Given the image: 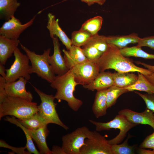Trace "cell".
Returning <instances> with one entry per match:
<instances>
[{"mask_svg":"<svg viewBox=\"0 0 154 154\" xmlns=\"http://www.w3.org/2000/svg\"><path fill=\"white\" fill-rule=\"evenodd\" d=\"M103 21V18L97 16L86 21L82 25L80 29L86 31L92 35L98 33L101 29Z\"/></svg>","mask_w":154,"mask_h":154,"instance_id":"83f0119b","label":"cell"},{"mask_svg":"<svg viewBox=\"0 0 154 154\" xmlns=\"http://www.w3.org/2000/svg\"><path fill=\"white\" fill-rule=\"evenodd\" d=\"M20 3L17 0H0V18L7 21L14 16Z\"/></svg>","mask_w":154,"mask_h":154,"instance_id":"603a6c76","label":"cell"},{"mask_svg":"<svg viewBox=\"0 0 154 154\" xmlns=\"http://www.w3.org/2000/svg\"><path fill=\"white\" fill-rule=\"evenodd\" d=\"M93 131L86 126L77 128L62 138V147L66 154H80V149L84 144L85 139L91 137Z\"/></svg>","mask_w":154,"mask_h":154,"instance_id":"52a82bcc","label":"cell"},{"mask_svg":"<svg viewBox=\"0 0 154 154\" xmlns=\"http://www.w3.org/2000/svg\"><path fill=\"white\" fill-rule=\"evenodd\" d=\"M145 76L147 79L154 85V73H152L149 75Z\"/></svg>","mask_w":154,"mask_h":154,"instance_id":"ee69618b","label":"cell"},{"mask_svg":"<svg viewBox=\"0 0 154 154\" xmlns=\"http://www.w3.org/2000/svg\"><path fill=\"white\" fill-rule=\"evenodd\" d=\"M114 85L112 73L103 71L99 73L96 78L90 84L82 86L84 88L93 91L106 89Z\"/></svg>","mask_w":154,"mask_h":154,"instance_id":"2e32d148","label":"cell"},{"mask_svg":"<svg viewBox=\"0 0 154 154\" xmlns=\"http://www.w3.org/2000/svg\"><path fill=\"white\" fill-rule=\"evenodd\" d=\"M118 114L123 116L131 123L138 124L148 125L154 131V114L147 108L144 111L141 112H138L125 109L119 111Z\"/></svg>","mask_w":154,"mask_h":154,"instance_id":"7c38bea8","label":"cell"},{"mask_svg":"<svg viewBox=\"0 0 154 154\" xmlns=\"http://www.w3.org/2000/svg\"><path fill=\"white\" fill-rule=\"evenodd\" d=\"M51 151L52 154H66L62 147L57 145L53 146Z\"/></svg>","mask_w":154,"mask_h":154,"instance_id":"ab89813d","label":"cell"},{"mask_svg":"<svg viewBox=\"0 0 154 154\" xmlns=\"http://www.w3.org/2000/svg\"><path fill=\"white\" fill-rule=\"evenodd\" d=\"M11 116V117L8 116L6 117L4 120L6 121L15 124L22 129L25 134L26 138L27 143L25 146L28 151L30 154H40V152L36 149L33 143L30 130L22 125L18 119L15 118V117Z\"/></svg>","mask_w":154,"mask_h":154,"instance_id":"484cf974","label":"cell"},{"mask_svg":"<svg viewBox=\"0 0 154 154\" xmlns=\"http://www.w3.org/2000/svg\"><path fill=\"white\" fill-rule=\"evenodd\" d=\"M38 112L36 102L8 96L0 106V119L10 115L22 119L30 118Z\"/></svg>","mask_w":154,"mask_h":154,"instance_id":"3957f363","label":"cell"},{"mask_svg":"<svg viewBox=\"0 0 154 154\" xmlns=\"http://www.w3.org/2000/svg\"><path fill=\"white\" fill-rule=\"evenodd\" d=\"M112 76L114 85L123 88L134 84L138 77V75L129 72H116L112 73Z\"/></svg>","mask_w":154,"mask_h":154,"instance_id":"7402d4cb","label":"cell"},{"mask_svg":"<svg viewBox=\"0 0 154 154\" xmlns=\"http://www.w3.org/2000/svg\"><path fill=\"white\" fill-rule=\"evenodd\" d=\"M0 147L7 148L11 149L13 152L17 154H30L28 151H26L25 150L26 148L25 146L24 147H15L9 145L5 141L0 140Z\"/></svg>","mask_w":154,"mask_h":154,"instance_id":"8d00e7d4","label":"cell"},{"mask_svg":"<svg viewBox=\"0 0 154 154\" xmlns=\"http://www.w3.org/2000/svg\"><path fill=\"white\" fill-rule=\"evenodd\" d=\"M20 43L18 39H11L0 35V63L5 64Z\"/></svg>","mask_w":154,"mask_h":154,"instance_id":"ac0fdd59","label":"cell"},{"mask_svg":"<svg viewBox=\"0 0 154 154\" xmlns=\"http://www.w3.org/2000/svg\"><path fill=\"white\" fill-rule=\"evenodd\" d=\"M30 131L33 140L36 143L40 153L52 154L46 142V139L49 133L47 125L36 130H30Z\"/></svg>","mask_w":154,"mask_h":154,"instance_id":"d6986e66","label":"cell"},{"mask_svg":"<svg viewBox=\"0 0 154 154\" xmlns=\"http://www.w3.org/2000/svg\"><path fill=\"white\" fill-rule=\"evenodd\" d=\"M100 72L113 69L119 72H139L146 76L152 72L146 68L137 66L132 59L123 55L119 49L115 46L108 44L107 50L98 61Z\"/></svg>","mask_w":154,"mask_h":154,"instance_id":"6da1fadb","label":"cell"},{"mask_svg":"<svg viewBox=\"0 0 154 154\" xmlns=\"http://www.w3.org/2000/svg\"><path fill=\"white\" fill-rule=\"evenodd\" d=\"M132 136L128 133V137L122 143L115 144L111 145L112 154H133L137 148L135 145H130L128 141Z\"/></svg>","mask_w":154,"mask_h":154,"instance_id":"4dcf8cb0","label":"cell"},{"mask_svg":"<svg viewBox=\"0 0 154 154\" xmlns=\"http://www.w3.org/2000/svg\"><path fill=\"white\" fill-rule=\"evenodd\" d=\"M140 38L137 34L133 33L127 35L107 36V41L108 44L120 49L127 47L129 44L137 43Z\"/></svg>","mask_w":154,"mask_h":154,"instance_id":"ffe728a7","label":"cell"},{"mask_svg":"<svg viewBox=\"0 0 154 154\" xmlns=\"http://www.w3.org/2000/svg\"><path fill=\"white\" fill-rule=\"evenodd\" d=\"M139 147L149 148L154 150V131L153 132L147 136L140 144Z\"/></svg>","mask_w":154,"mask_h":154,"instance_id":"d590c367","label":"cell"},{"mask_svg":"<svg viewBox=\"0 0 154 154\" xmlns=\"http://www.w3.org/2000/svg\"><path fill=\"white\" fill-rule=\"evenodd\" d=\"M82 48L85 56L89 60L98 61L103 54L96 48L87 43Z\"/></svg>","mask_w":154,"mask_h":154,"instance_id":"d6a6232c","label":"cell"},{"mask_svg":"<svg viewBox=\"0 0 154 154\" xmlns=\"http://www.w3.org/2000/svg\"><path fill=\"white\" fill-rule=\"evenodd\" d=\"M52 39L54 52L52 56H50L48 62L55 74L58 76L63 75L69 70L67 67L64 58L62 55L58 38L54 37Z\"/></svg>","mask_w":154,"mask_h":154,"instance_id":"4fadbf2b","label":"cell"},{"mask_svg":"<svg viewBox=\"0 0 154 154\" xmlns=\"http://www.w3.org/2000/svg\"><path fill=\"white\" fill-rule=\"evenodd\" d=\"M20 44L31 62V74L36 73L48 82H52L56 76L48 62L50 48L44 50L43 54L39 55L31 51L20 43Z\"/></svg>","mask_w":154,"mask_h":154,"instance_id":"277c9868","label":"cell"},{"mask_svg":"<svg viewBox=\"0 0 154 154\" xmlns=\"http://www.w3.org/2000/svg\"><path fill=\"white\" fill-rule=\"evenodd\" d=\"M137 152L139 154H154V150H147L145 148L140 147L137 150Z\"/></svg>","mask_w":154,"mask_h":154,"instance_id":"b9f144b4","label":"cell"},{"mask_svg":"<svg viewBox=\"0 0 154 154\" xmlns=\"http://www.w3.org/2000/svg\"><path fill=\"white\" fill-rule=\"evenodd\" d=\"M89 121L95 126L96 130L98 131L109 130L112 129L119 130V133L115 137L108 140L111 145L120 143L126 137L128 131L139 125L129 121L123 116L118 114L113 119L107 122H98L91 119H89Z\"/></svg>","mask_w":154,"mask_h":154,"instance_id":"5b68a950","label":"cell"},{"mask_svg":"<svg viewBox=\"0 0 154 154\" xmlns=\"http://www.w3.org/2000/svg\"><path fill=\"white\" fill-rule=\"evenodd\" d=\"M88 31L80 29L74 31L72 33L71 40L72 45L82 47L85 44L92 36Z\"/></svg>","mask_w":154,"mask_h":154,"instance_id":"f546056e","label":"cell"},{"mask_svg":"<svg viewBox=\"0 0 154 154\" xmlns=\"http://www.w3.org/2000/svg\"><path fill=\"white\" fill-rule=\"evenodd\" d=\"M93 132L91 137L85 139L80 154H112L108 140L96 130Z\"/></svg>","mask_w":154,"mask_h":154,"instance_id":"30bf717a","label":"cell"},{"mask_svg":"<svg viewBox=\"0 0 154 154\" xmlns=\"http://www.w3.org/2000/svg\"><path fill=\"white\" fill-rule=\"evenodd\" d=\"M33 86L41 100L40 104L38 106L39 114L50 123L57 124L66 130H68L69 127L62 121L57 112L56 108V104L54 102V96L46 94L35 87Z\"/></svg>","mask_w":154,"mask_h":154,"instance_id":"ba28073f","label":"cell"},{"mask_svg":"<svg viewBox=\"0 0 154 154\" xmlns=\"http://www.w3.org/2000/svg\"><path fill=\"white\" fill-rule=\"evenodd\" d=\"M87 43L93 46L103 53L107 50L108 44L107 36L98 33L93 35Z\"/></svg>","mask_w":154,"mask_h":154,"instance_id":"1f68e13d","label":"cell"},{"mask_svg":"<svg viewBox=\"0 0 154 154\" xmlns=\"http://www.w3.org/2000/svg\"><path fill=\"white\" fill-rule=\"evenodd\" d=\"M13 54L15 58L14 62L9 68L6 69V82L15 81L21 77L29 80L31 66L29 64L30 60L28 56L22 53L18 47Z\"/></svg>","mask_w":154,"mask_h":154,"instance_id":"8992f818","label":"cell"},{"mask_svg":"<svg viewBox=\"0 0 154 154\" xmlns=\"http://www.w3.org/2000/svg\"><path fill=\"white\" fill-rule=\"evenodd\" d=\"M62 51L66 64L69 70L77 64L89 60L85 56L81 47L72 45L69 50L63 49Z\"/></svg>","mask_w":154,"mask_h":154,"instance_id":"e0dca14e","label":"cell"},{"mask_svg":"<svg viewBox=\"0 0 154 154\" xmlns=\"http://www.w3.org/2000/svg\"><path fill=\"white\" fill-rule=\"evenodd\" d=\"M78 84L75 81L71 69L64 74L56 76L51 87L56 90L54 96L59 102L66 101L69 107L73 111H78L83 104V102L75 97L73 94L75 87Z\"/></svg>","mask_w":154,"mask_h":154,"instance_id":"7a4b0ae2","label":"cell"},{"mask_svg":"<svg viewBox=\"0 0 154 154\" xmlns=\"http://www.w3.org/2000/svg\"><path fill=\"white\" fill-rule=\"evenodd\" d=\"M6 82L5 78L0 76V106L2 104L3 102L8 96L5 89V85Z\"/></svg>","mask_w":154,"mask_h":154,"instance_id":"74e56055","label":"cell"},{"mask_svg":"<svg viewBox=\"0 0 154 154\" xmlns=\"http://www.w3.org/2000/svg\"><path fill=\"white\" fill-rule=\"evenodd\" d=\"M17 119L23 126L31 130L37 129L50 123L48 121L42 117L38 112L30 118Z\"/></svg>","mask_w":154,"mask_h":154,"instance_id":"d4e9b609","label":"cell"},{"mask_svg":"<svg viewBox=\"0 0 154 154\" xmlns=\"http://www.w3.org/2000/svg\"><path fill=\"white\" fill-rule=\"evenodd\" d=\"M36 16L35 15L29 21L23 24L19 19L13 16L4 22L0 28V35L11 39H18L20 34L33 24Z\"/></svg>","mask_w":154,"mask_h":154,"instance_id":"8fae6325","label":"cell"},{"mask_svg":"<svg viewBox=\"0 0 154 154\" xmlns=\"http://www.w3.org/2000/svg\"><path fill=\"white\" fill-rule=\"evenodd\" d=\"M128 92V91L125 88H120L114 85L107 88L106 96L108 108L114 105L119 96Z\"/></svg>","mask_w":154,"mask_h":154,"instance_id":"f1b7e54d","label":"cell"},{"mask_svg":"<svg viewBox=\"0 0 154 154\" xmlns=\"http://www.w3.org/2000/svg\"><path fill=\"white\" fill-rule=\"evenodd\" d=\"M67 0H64L65 1ZM86 3L88 6H90L94 3H97L100 5H103L106 0H80Z\"/></svg>","mask_w":154,"mask_h":154,"instance_id":"f35d334b","label":"cell"},{"mask_svg":"<svg viewBox=\"0 0 154 154\" xmlns=\"http://www.w3.org/2000/svg\"><path fill=\"white\" fill-rule=\"evenodd\" d=\"M137 73L138 77L135 83L125 88L128 92L138 90L145 92L148 94H154V85L143 74L139 72Z\"/></svg>","mask_w":154,"mask_h":154,"instance_id":"cb8c5ba5","label":"cell"},{"mask_svg":"<svg viewBox=\"0 0 154 154\" xmlns=\"http://www.w3.org/2000/svg\"><path fill=\"white\" fill-rule=\"evenodd\" d=\"M107 89L97 91L96 94L92 110L97 118L103 116L107 114L108 108L106 96Z\"/></svg>","mask_w":154,"mask_h":154,"instance_id":"44dd1931","label":"cell"},{"mask_svg":"<svg viewBox=\"0 0 154 154\" xmlns=\"http://www.w3.org/2000/svg\"><path fill=\"white\" fill-rule=\"evenodd\" d=\"M135 62L138 64L141 65L147 69H148L152 73H154V66L141 62L139 61H136Z\"/></svg>","mask_w":154,"mask_h":154,"instance_id":"60d3db41","label":"cell"},{"mask_svg":"<svg viewBox=\"0 0 154 154\" xmlns=\"http://www.w3.org/2000/svg\"><path fill=\"white\" fill-rule=\"evenodd\" d=\"M27 82V80L24 78L21 77L16 81L6 82L5 89L8 96L32 101L33 98L32 94L25 89Z\"/></svg>","mask_w":154,"mask_h":154,"instance_id":"5bb4252c","label":"cell"},{"mask_svg":"<svg viewBox=\"0 0 154 154\" xmlns=\"http://www.w3.org/2000/svg\"><path fill=\"white\" fill-rule=\"evenodd\" d=\"M48 22L46 27L48 30L50 35L52 38L56 36L66 47L67 50L72 46L71 39H70L59 24V19H56L55 15L49 13L48 14Z\"/></svg>","mask_w":154,"mask_h":154,"instance_id":"9a60e30c","label":"cell"},{"mask_svg":"<svg viewBox=\"0 0 154 154\" xmlns=\"http://www.w3.org/2000/svg\"><path fill=\"white\" fill-rule=\"evenodd\" d=\"M6 69L5 68V67L2 64L0 63V74L1 76L5 78L6 76Z\"/></svg>","mask_w":154,"mask_h":154,"instance_id":"7bdbcfd3","label":"cell"},{"mask_svg":"<svg viewBox=\"0 0 154 154\" xmlns=\"http://www.w3.org/2000/svg\"><path fill=\"white\" fill-rule=\"evenodd\" d=\"M134 92L143 99L146 104V108L154 114V94H142L136 91Z\"/></svg>","mask_w":154,"mask_h":154,"instance_id":"836d02e7","label":"cell"},{"mask_svg":"<svg viewBox=\"0 0 154 154\" xmlns=\"http://www.w3.org/2000/svg\"><path fill=\"white\" fill-rule=\"evenodd\" d=\"M75 81L82 86L92 82L100 72L98 61L88 60L77 64L70 69Z\"/></svg>","mask_w":154,"mask_h":154,"instance_id":"9c48e42d","label":"cell"},{"mask_svg":"<svg viewBox=\"0 0 154 154\" xmlns=\"http://www.w3.org/2000/svg\"><path fill=\"white\" fill-rule=\"evenodd\" d=\"M121 54L125 57L133 56L145 59H154V54H149L143 51L141 47L137 45L126 47L119 49Z\"/></svg>","mask_w":154,"mask_h":154,"instance_id":"4316f807","label":"cell"},{"mask_svg":"<svg viewBox=\"0 0 154 154\" xmlns=\"http://www.w3.org/2000/svg\"><path fill=\"white\" fill-rule=\"evenodd\" d=\"M137 45L141 47L143 46L148 47L154 50V36L143 38H140Z\"/></svg>","mask_w":154,"mask_h":154,"instance_id":"e575fe53","label":"cell"}]
</instances>
